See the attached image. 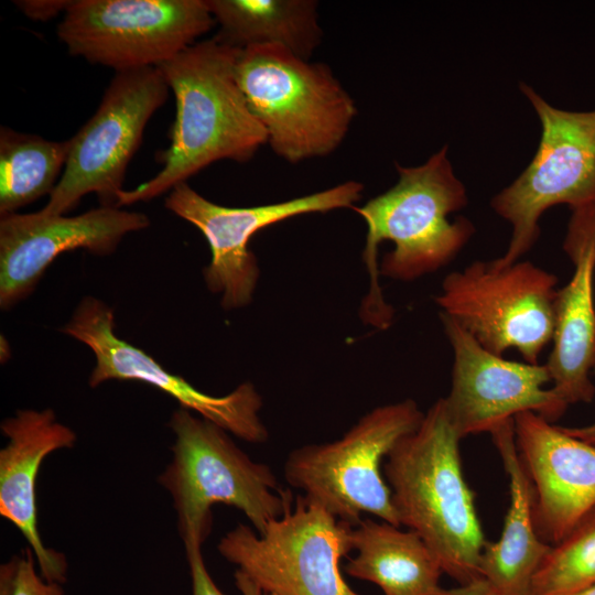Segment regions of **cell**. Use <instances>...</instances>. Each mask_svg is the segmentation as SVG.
I'll list each match as a JSON object with an SVG mask.
<instances>
[{"label": "cell", "instance_id": "17", "mask_svg": "<svg viewBox=\"0 0 595 595\" xmlns=\"http://www.w3.org/2000/svg\"><path fill=\"white\" fill-rule=\"evenodd\" d=\"M563 248L574 270L554 299L552 350L545 364L555 396L566 407L592 402L595 386V202L572 209Z\"/></svg>", "mask_w": 595, "mask_h": 595}, {"label": "cell", "instance_id": "20", "mask_svg": "<svg viewBox=\"0 0 595 595\" xmlns=\"http://www.w3.org/2000/svg\"><path fill=\"white\" fill-rule=\"evenodd\" d=\"M356 555L345 565L355 578L376 584L383 595H480L483 584L445 588L442 566L418 533L387 521L361 520L350 531Z\"/></svg>", "mask_w": 595, "mask_h": 595}, {"label": "cell", "instance_id": "14", "mask_svg": "<svg viewBox=\"0 0 595 595\" xmlns=\"http://www.w3.org/2000/svg\"><path fill=\"white\" fill-rule=\"evenodd\" d=\"M453 349L452 386L443 398L451 423L459 439L490 433L523 412H533L549 422L567 407L551 388L544 365L505 359L484 348L455 321L440 313Z\"/></svg>", "mask_w": 595, "mask_h": 595}, {"label": "cell", "instance_id": "6", "mask_svg": "<svg viewBox=\"0 0 595 595\" xmlns=\"http://www.w3.org/2000/svg\"><path fill=\"white\" fill-rule=\"evenodd\" d=\"M424 413L412 399L375 408L340 439L294 448L284 462L288 484L351 527L370 513L401 527L381 463L414 432Z\"/></svg>", "mask_w": 595, "mask_h": 595}, {"label": "cell", "instance_id": "30", "mask_svg": "<svg viewBox=\"0 0 595 595\" xmlns=\"http://www.w3.org/2000/svg\"><path fill=\"white\" fill-rule=\"evenodd\" d=\"M594 372H595V367H594Z\"/></svg>", "mask_w": 595, "mask_h": 595}, {"label": "cell", "instance_id": "9", "mask_svg": "<svg viewBox=\"0 0 595 595\" xmlns=\"http://www.w3.org/2000/svg\"><path fill=\"white\" fill-rule=\"evenodd\" d=\"M351 526L298 496L295 507L259 534L238 524L218 542L219 554L267 595H359L345 582L340 562L351 551Z\"/></svg>", "mask_w": 595, "mask_h": 595}, {"label": "cell", "instance_id": "11", "mask_svg": "<svg viewBox=\"0 0 595 595\" xmlns=\"http://www.w3.org/2000/svg\"><path fill=\"white\" fill-rule=\"evenodd\" d=\"M214 24L206 0H76L57 36L69 54L123 72L158 67Z\"/></svg>", "mask_w": 595, "mask_h": 595}, {"label": "cell", "instance_id": "15", "mask_svg": "<svg viewBox=\"0 0 595 595\" xmlns=\"http://www.w3.org/2000/svg\"><path fill=\"white\" fill-rule=\"evenodd\" d=\"M150 225L148 216L100 206L77 216L6 214L0 218V306L7 310L34 290L63 252L112 253L129 232Z\"/></svg>", "mask_w": 595, "mask_h": 595}, {"label": "cell", "instance_id": "1", "mask_svg": "<svg viewBox=\"0 0 595 595\" xmlns=\"http://www.w3.org/2000/svg\"><path fill=\"white\" fill-rule=\"evenodd\" d=\"M444 145L412 167L396 163L399 180L385 193L353 207L366 221L364 262L370 289L360 317L379 329L388 328L393 309L385 301L378 280L412 281L448 264L475 234L474 224L452 214L468 203L465 185L455 175Z\"/></svg>", "mask_w": 595, "mask_h": 595}, {"label": "cell", "instance_id": "12", "mask_svg": "<svg viewBox=\"0 0 595 595\" xmlns=\"http://www.w3.org/2000/svg\"><path fill=\"white\" fill-rule=\"evenodd\" d=\"M363 191L361 183L347 181L280 203L228 207L206 199L184 182L170 191L164 206L206 238L212 253L204 269L206 285L212 292L220 293L223 307L230 310L246 306L252 300L259 268L248 244L259 230L303 214L353 208Z\"/></svg>", "mask_w": 595, "mask_h": 595}, {"label": "cell", "instance_id": "10", "mask_svg": "<svg viewBox=\"0 0 595 595\" xmlns=\"http://www.w3.org/2000/svg\"><path fill=\"white\" fill-rule=\"evenodd\" d=\"M169 89L159 67L116 72L96 112L68 140L64 171L41 212L64 215L90 193L100 206L118 207L128 164Z\"/></svg>", "mask_w": 595, "mask_h": 595}, {"label": "cell", "instance_id": "29", "mask_svg": "<svg viewBox=\"0 0 595 595\" xmlns=\"http://www.w3.org/2000/svg\"><path fill=\"white\" fill-rule=\"evenodd\" d=\"M580 595H595V585L589 587L588 589L584 591Z\"/></svg>", "mask_w": 595, "mask_h": 595}, {"label": "cell", "instance_id": "18", "mask_svg": "<svg viewBox=\"0 0 595 595\" xmlns=\"http://www.w3.org/2000/svg\"><path fill=\"white\" fill-rule=\"evenodd\" d=\"M8 443L0 450V515L13 523L29 544L41 575L64 583L67 561L46 548L37 528L35 484L42 462L51 453L72 448L76 433L58 422L53 410H20L1 422Z\"/></svg>", "mask_w": 595, "mask_h": 595}, {"label": "cell", "instance_id": "2", "mask_svg": "<svg viewBox=\"0 0 595 595\" xmlns=\"http://www.w3.org/2000/svg\"><path fill=\"white\" fill-rule=\"evenodd\" d=\"M239 51L213 37L158 66L176 101L170 144L156 155L162 169L136 188L121 191L118 207L158 197L216 161L245 163L268 142L236 77Z\"/></svg>", "mask_w": 595, "mask_h": 595}, {"label": "cell", "instance_id": "24", "mask_svg": "<svg viewBox=\"0 0 595 595\" xmlns=\"http://www.w3.org/2000/svg\"><path fill=\"white\" fill-rule=\"evenodd\" d=\"M0 595H65L62 584L46 581L28 548L0 567Z\"/></svg>", "mask_w": 595, "mask_h": 595}, {"label": "cell", "instance_id": "19", "mask_svg": "<svg viewBox=\"0 0 595 595\" xmlns=\"http://www.w3.org/2000/svg\"><path fill=\"white\" fill-rule=\"evenodd\" d=\"M509 479L510 502L500 538L487 542L479 562L480 595H532V582L551 545L536 528L533 488L515 441L513 420L490 433Z\"/></svg>", "mask_w": 595, "mask_h": 595}, {"label": "cell", "instance_id": "21", "mask_svg": "<svg viewBox=\"0 0 595 595\" xmlns=\"http://www.w3.org/2000/svg\"><path fill=\"white\" fill-rule=\"evenodd\" d=\"M219 25V43L244 50L252 45H280L309 61L322 41L317 1L206 0Z\"/></svg>", "mask_w": 595, "mask_h": 595}, {"label": "cell", "instance_id": "27", "mask_svg": "<svg viewBox=\"0 0 595 595\" xmlns=\"http://www.w3.org/2000/svg\"><path fill=\"white\" fill-rule=\"evenodd\" d=\"M234 578L235 585L241 595H267L244 572L236 570Z\"/></svg>", "mask_w": 595, "mask_h": 595}, {"label": "cell", "instance_id": "13", "mask_svg": "<svg viewBox=\"0 0 595 595\" xmlns=\"http://www.w3.org/2000/svg\"><path fill=\"white\" fill-rule=\"evenodd\" d=\"M62 332L87 345L96 357L89 377L95 388L107 380H137L174 398L181 408L195 411L249 443H263L268 430L259 416L261 396L250 382L226 396H210L183 377L167 371L152 356L115 333L112 309L94 296H85Z\"/></svg>", "mask_w": 595, "mask_h": 595}, {"label": "cell", "instance_id": "26", "mask_svg": "<svg viewBox=\"0 0 595 595\" xmlns=\"http://www.w3.org/2000/svg\"><path fill=\"white\" fill-rule=\"evenodd\" d=\"M15 6L33 20L46 21L60 12H65L69 1L65 0H23L14 1Z\"/></svg>", "mask_w": 595, "mask_h": 595}, {"label": "cell", "instance_id": "3", "mask_svg": "<svg viewBox=\"0 0 595 595\" xmlns=\"http://www.w3.org/2000/svg\"><path fill=\"white\" fill-rule=\"evenodd\" d=\"M459 441L441 398L388 454L383 475L400 526L419 534L444 574L469 586L482 584L487 541L463 474Z\"/></svg>", "mask_w": 595, "mask_h": 595}, {"label": "cell", "instance_id": "8", "mask_svg": "<svg viewBox=\"0 0 595 595\" xmlns=\"http://www.w3.org/2000/svg\"><path fill=\"white\" fill-rule=\"evenodd\" d=\"M556 285V275L530 261L477 260L448 273L434 300L487 350L502 356L513 348L538 364L552 342Z\"/></svg>", "mask_w": 595, "mask_h": 595}, {"label": "cell", "instance_id": "7", "mask_svg": "<svg viewBox=\"0 0 595 595\" xmlns=\"http://www.w3.org/2000/svg\"><path fill=\"white\" fill-rule=\"evenodd\" d=\"M519 87L538 115L542 131L529 165L490 203L511 225L505 253L494 259L501 267L519 261L532 248L545 210L560 204L574 209L595 202V109H560L528 84Z\"/></svg>", "mask_w": 595, "mask_h": 595}, {"label": "cell", "instance_id": "4", "mask_svg": "<svg viewBox=\"0 0 595 595\" xmlns=\"http://www.w3.org/2000/svg\"><path fill=\"white\" fill-rule=\"evenodd\" d=\"M169 425L175 442L159 484L172 497L182 540L204 542L216 504L241 511L259 534L292 508L293 496L272 468L251 459L226 430L184 408L172 413Z\"/></svg>", "mask_w": 595, "mask_h": 595}, {"label": "cell", "instance_id": "23", "mask_svg": "<svg viewBox=\"0 0 595 595\" xmlns=\"http://www.w3.org/2000/svg\"><path fill=\"white\" fill-rule=\"evenodd\" d=\"M595 585V509L551 545L539 566L532 595H580Z\"/></svg>", "mask_w": 595, "mask_h": 595}, {"label": "cell", "instance_id": "28", "mask_svg": "<svg viewBox=\"0 0 595 595\" xmlns=\"http://www.w3.org/2000/svg\"><path fill=\"white\" fill-rule=\"evenodd\" d=\"M562 428L567 434L595 446V422L584 426Z\"/></svg>", "mask_w": 595, "mask_h": 595}, {"label": "cell", "instance_id": "25", "mask_svg": "<svg viewBox=\"0 0 595 595\" xmlns=\"http://www.w3.org/2000/svg\"><path fill=\"white\" fill-rule=\"evenodd\" d=\"M192 581V595H226L212 578L202 554V544L197 538L183 540Z\"/></svg>", "mask_w": 595, "mask_h": 595}, {"label": "cell", "instance_id": "16", "mask_svg": "<svg viewBox=\"0 0 595 595\" xmlns=\"http://www.w3.org/2000/svg\"><path fill=\"white\" fill-rule=\"evenodd\" d=\"M513 428L537 531L553 545L595 509V446L533 412L516 415Z\"/></svg>", "mask_w": 595, "mask_h": 595}, {"label": "cell", "instance_id": "5", "mask_svg": "<svg viewBox=\"0 0 595 595\" xmlns=\"http://www.w3.org/2000/svg\"><path fill=\"white\" fill-rule=\"evenodd\" d=\"M236 77L271 149L290 163L335 151L357 113L327 65L310 63L280 45L240 50Z\"/></svg>", "mask_w": 595, "mask_h": 595}, {"label": "cell", "instance_id": "22", "mask_svg": "<svg viewBox=\"0 0 595 595\" xmlns=\"http://www.w3.org/2000/svg\"><path fill=\"white\" fill-rule=\"evenodd\" d=\"M69 141L0 129V214H12L51 195L65 167ZM64 171V170H63Z\"/></svg>", "mask_w": 595, "mask_h": 595}]
</instances>
